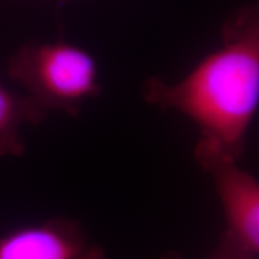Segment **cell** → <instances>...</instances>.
<instances>
[{
    "mask_svg": "<svg viewBox=\"0 0 259 259\" xmlns=\"http://www.w3.org/2000/svg\"><path fill=\"white\" fill-rule=\"evenodd\" d=\"M148 101L176 109L197 125V157L240 154L259 101V19L257 10H242L229 19L222 46L177 83L154 78L144 85Z\"/></svg>",
    "mask_w": 259,
    "mask_h": 259,
    "instance_id": "obj_1",
    "label": "cell"
},
{
    "mask_svg": "<svg viewBox=\"0 0 259 259\" xmlns=\"http://www.w3.org/2000/svg\"><path fill=\"white\" fill-rule=\"evenodd\" d=\"M9 76L47 112H76L100 89L93 57L65 42L21 47L10 60Z\"/></svg>",
    "mask_w": 259,
    "mask_h": 259,
    "instance_id": "obj_2",
    "label": "cell"
},
{
    "mask_svg": "<svg viewBox=\"0 0 259 259\" xmlns=\"http://www.w3.org/2000/svg\"><path fill=\"white\" fill-rule=\"evenodd\" d=\"M46 114L47 111L28 95H18L0 82V156L23 155L21 126L25 122L38 124Z\"/></svg>",
    "mask_w": 259,
    "mask_h": 259,
    "instance_id": "obj_5",
    "label": "cell"
},
{
    "mask_svg": "<svg viewBox=\"0 0 259 259\" xmlns=\"http://www.w3.org/2000/svg\"><path fill=\"white\" fill-rule=\"evenodd\" d=\"M252 257H253V255L241 253L240 255H238V257H232V258H227V259H252Z\"/></svg>",
    "mask_w": 259,
    "mask_h": 259,
    "instance_id": "obj_6",
    "label": "cell"
},
{
    "mask_svg": "<svg viewBox=\"0 0 259 259\" xmlns=\"http://www.w3.org/2000/svg\"><path fill=\"white\" fill-rule=\"evenodd\" d=\"M215 178L227 229L241 253L259 252V183L241 169L235 158L220 157L205 162Z\"/></svg>",
    "mask_w": 259,
    "mask_h": 259,
    "instance_id": "obj_3",
    "label": "cell"
},
{
    "mask_svg": "<svg viewBox=\"0 0 259 259\" xmlns=\"http://www.w3.org/2000/svg\"><path fill=\"white\" fill-rule=\"evenodd\" d=\"M0 259H105L77 226L50 220L0 235Z\"/></svg>",
    "mask_w": 259,
    "mask_h": 259,
    "instance_id": "obj_4",
    "label": "cell"
}]
</instances>
